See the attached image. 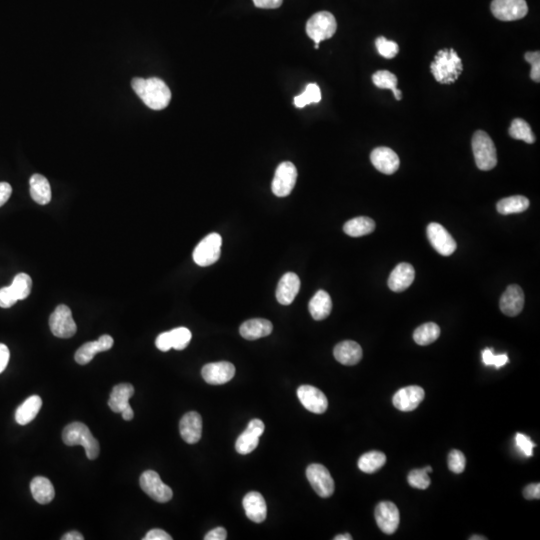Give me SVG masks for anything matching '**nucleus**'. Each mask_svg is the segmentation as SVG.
I'll return each instance as SVG.
<instances>
[{"label":"nucleus","instance_id":"f257e3e1","mask_svg":"<svg viewBox=\"0 0 540 540\" xmlns=\"http://www.w3.org/2000/svg\"><path fill=\"white\" fill-rule=\"evenodd\" d=\"M131 86L143 104L153 110H163L172 100V91L161 78H135L131 82Z\"/></svg>","mask_w":540,"mask_h":540},{"label":"nucleus","instance_id":"f03ea898","mask_svg":"<svg viewBox=\"0 0 540 540\" xmlns=\"http://www.w3.org/2000/svg\"><path fill=\"white\" fill-rule=\"evenodd\" d=\"M430 69L436 82L443 84H451L458 80L463 71L462 61L456 50L447 48L437 52Z\"/></svg>","mask_w":540,"mask_h":540},{"label":"nucleus","instance_id":"7ed1b4c3","mask_svg":"<svg viewBox=\"0 0 540 540\" xmlns=\"http://www.w3.org/2000/svg\"><path fill=\"white\" fill-rule=\"evenodd\" d=\"M62 441L69 447L82 445L86 452L87 458L93 460L99 454V443L91 434L89 428L82 423H72L63 430Z\"/></svg>","mask_w":540,"mask_h":540},{"label":"nucleus","instance_id":"20e7f679","mask_svg":"<svg viewBox=\"0 0 540 540\" xmlns=\"http://www.w3.org/2000/svg\"><path fill=\"white\" fill-rule=\"evenodd\" d=\"M472 150L478 167L483 172L491 170L497 165V154L493 139L485 131L478 130L471 141Z\"/></svg>","mask_w":540,"mask_h":540},{"label":"nucleus","instance_id":"39448f33","mask_svg":"<svg viewBox=\"0 0 540 540\" xmlns=\"http://www.w3.org/2000/svg\"><path fill=\"white\" fill-rule=\"evenodd\" d=\"M338 30L336 17L329 12H317L308 19L306 34L319 45L321 41L331 38Z\"/></svg>","mask_w":540,"mask_h":540},{"label":"nucleus","instance_id":"423d86ee","mask_svg":"<svg viewBox=\"0 0 540 540\" xmlns=\"http://www.w3.org/2000/svg\"><path fill=\"white\" fill-rule=\"evenodd\" d=\"M222 238L218 233H211L203 238L193 251V260L198 266H209L215 263L222 255Z\"/></svg>","mask_w":540,"mask_h":540},{"label":"nucleus","instance_id":"0eeeda50","mask_svg":"<svg viewBox=\"0 0 540 540\" xmlns=\"http://www.w3.org/2000/svg\"><path fill=\"white\" fill-rule=\"evenodd\" d=\"M139 483H141L142 491L159 504H165V502H169L174 496L172 489L168 485L165 484L159 474L153 470L144 471L141 474Z\"/></svg>","mask_w":540,"mask_h":540},{"label":"nucleus","instance_id":"6e6552de","mask_svg":"<svg viewBox=\"0 0 540 540\" xmlns=\"http://www.w3.org/2000/svg\"><path fill=\"white\" fill-rule=\"evenodd\" d=\"M49 327L52 334L59 338H71L76 333L78 327L72 317L71 308L58 305L50 316Z\"/></svg>","mask_w":540,"mask_h":540},{"label":"nucleus","instance_id":"1a4fd4ad","mask_svg":"<svg viewBox=\"0 0 540 540\" xmlns=\"http://www.w3.org/2000/svg\"><path fill=\"white\" fill-rule=\"evenodd\" d=\"M297 179V169L294 163L290 161L282 163L277 168L274 177H273L272 189L273 194L279 198H285L292 193L295 187Z\"/></svg>","mask_w":540,"mask_h":540},{"label":"nucleus","instance_id":"9d476101","mask_svg":"<svg viewBox=\"0 0 540 540\" xmlns=\"http://www.w3.org/2000/svg\"><path fill=\"white\" fill-rule=\"evenodd\" d=\"M306 478L312 489L320 497H330L334 493V480L330 472L322 465H310L306 469Z\"/></svg>","mask_w":540,"mask_h":540},{"label":"nucleus","instance_id":"9b49d317","mask_svg":"<svg viewBox=\"0 0 540 540\" xmlns=\"http://www.w3.org/2000/svg\"><path fill=\"white\" fill-rule=\"evenodd\" d=\"M491 12L502 21H515L524 19L528 12L526 0H493Z\"/></svg>","mask_w":540,"mask_h":540},{"label":"nucleus","instance_id":"f8f14e48","mask_svg":"<svg viewBox=\"0 0 540 540\" xmlns=\"http://www.w3.org/2000/svg\"><path fill=\"white\" fill-rule=\"evenodd\" d=\"M427 237L439 255L449 257L456 250V242L447 229L439 224L432 222L427 226Z\"/></svg>","mask_w":540,"mask_h":540},{"label":"nucleus","instance_id":"ddd939ff","mask_svg":"<svg viewBox=\"0 0 540 540\" xmlns=\"http://www.w3.org/2000/svg\"><path fill=\"white\" fill-rule=\"evenodd\" d=\"M375 520L378 528L386 535H393L399 526L400 515L397 505L392 502H380L375 507Z\"/></svg>","mask_w":540,"mask_h":540},{"label":"nucleus","instance_id":"4468645a","mask_svg":"<svg viewBox=\"0 0 540 540\" xmlns=\"http://www.w3.org/2000/svg\"><path fill=\"white\" fill-rule=\"evenodd\" d=\"M264 423L260 419H253L248 426L238 437L235 443L236 451L242 456L251 454L259 447V437L263 434Z\"/></svg>","mask_w":540,"mask_h":540},{"label":"nucleus","instance_id":"2eb2a0df","mask_svg":"<svg viewBox=\"0 0 540 540\" xmlns=\"http://www.w3.org/2000/svg\"><path fill=\"white\" fill-rule=\"evenodd\" d=\"M297 397L306 410L316 414H322L329 408L325 393L314 386H301L297 389Z\"/></svg>","mask_w":540,"mask_h":540},{"label":"nucleus","instance_id":"dca6fc26","mask_svg":"<svg viewBox=\"0 0 540 540\" xmlns=\"http://www.w3.org/2000/svg\"><path fill=\"white\" fill-rule=\"evenodd\" d=\"M203 379L209 384L220 386L233 379L235 375V365L227 362H213L203 366L201 371Z\"/></svg>","mask_w":540,"mask_h":540},{"label":"nucleus","instance_id":"f3484780","mask_svg":"<svg viewBox=\"0 0 540 540\" xmlns=\"http://www.w3.org/2000/svg\"><path fill=\"white\" fill-rule=\"evenodd\" d=\"M425 397L424 389L421 386H410L399 389L393 397V406L400 411L408 412L416 410Z\"/></svg>","mask_w":540,"mask_h":540},{"label":"nucleus","instance_id":"a211bd4d","mask_svg":"<svg viewBox=\"0 0 540 540\" xmlns=\"http://www.w3.org/2000/svg\"><path fill=\"white\" fill-rule=\"evenodd\" d=\"M115 340L110 336H102L97 340L84 343L75 353V362L78 364L85 365L93 360L95 354L109 351L113 347Z\"/></svg>","mask_w":540,"mask_h":540},{"label":"nucleus","instance_id":"6ab92c4d","mask_svg":"<svg viewBox=\"0 0 540 540\" xmlns=\"http://www.w3.org/2000/svg\"><path fill=\"white\" fill-rule=\"evenodd\" d=\"M371 161L373 166L381 174H395L399 168V155L388 148H377L371 152Z\"/></svg>","mask_w":540,"mask_h":540},{"label":"nucleus","instance_id":"aec40b11","mask_svg":"<svg viewBox=\"0 0 540 540\" xmlns=\"http://www.w3.org/2000/svg\"><path fill=\"white\" fill-rule=\"evenodd\" d=\"M500 310L507 316H517L524 309V290L517 284L509 285L500 301Z\"/></svg>","mask_w":540,"mask_h":540},{"label":"nucleus","instance_id":"412c9836","mask_svg":"<svg viewBox=\"0 0 540 540\" xmlns=\"http://www.w3.org/2000/svg\"><path fill=\"white\" fill-rule=\"evenodd\" d=\"M180 435L185 443L194 445L200 441L202 435V419L200 413L190 411L183 415L179 423Z\"/></svg>","mask_w":540,"mask_h":540},{"label":"nucleus","instance_id":"4be33fe9","mask_svg":"<svg viewBox=\"0 0 540 540\" xmlns=\"http://www.w3.org/2000/svg\"><path fill=\"white\" fill-rule=\"evenodd\" d=\"M301 290V279L294 272H287L281 277L277 288V299L282 305H290Z\"/></svg>","mask_w":540,"mask_h":540},{"label":"nucleus","instance_id":"5701e85b","mask_svg":"<svg viewBox=\"0 0 540 540\" xmlns=\"http://www.w3.org/2000/svg\"><path fill=\"white\" fill-rule=\"evenodd\" d=\"M242 504H244L246 517L251 521L260 524L266 520V515H268V506H266V500L261 494L257 493V491L247 493L244 496Z\"/></svg>","mask_w":540,"mask_h":540},{"label":"nucleus","instance_id":"b1692460","mask_svg":"<svg viewBox=\"0 0 540 540\" xmlns=\"http://www.w3.org/2000/svg\"><path fill=\"white\" fill-rule=\"evenodd\" d=\"M414 277V268L411 264L399 263L389 275V288L395 292H404L412 284Z\"/></svg>","mask_w":540,"mask_h":540},{"label":"nucleus","instance_id":"393cba45","mask_svg":"<svg viewBox=\"0 0 540 540\" xmlns=\"http://www.w3.org/2000/svg\"><path fill=\"white\" fill-rule=\"evenodd\" d=\"M333 355L341 364L351 366L362 360V349L355 341H342L334 347Z\"/></svg>","mask_w":540,"mask_h":540},{"label":"nucleus","instance_id":"a878e982","mask_svg":"<svg viewBox=\"0 0 540 540\" xmlns=\"http://www.w3.org/2000/svg\"><path fill=\"white\" fill-rule=\"evenodd\" d=\"M272 329V323L268 319L255 318L242 323L239 332L247 340H257L270 336Z\"/></svg>","mask_w":540,"mask_h":540},{"label":"nucleus","instance_id":"bb28decb","mask_svg":"<svg viewBox=\"0 0 540 540\" xmlns=\"http://www.w3.org/2000/svg\"><path fill=\"white\" fill-rule=\"evenodd\" d=\"M134 395V388L130 384L115 386L109 397L108 406L115 413H121L130 406V399Z\"/></svg>","mask_w":540,"mask_h":540},{"label":"nucleus","instance_id":"cd10ccee","mask_svg":"<svg viewBox=\"0 0 540 540\" xmlns=\"http://www.w3.org/2000/svg\"><path fill=\"white\" fill-rule=\"evenodd\" d=\"M30 196L32 200L40 205H47L51 200V188L47 177L41 174H34L30 180Z\"/></svg>","mask_w":540,"mask_h":540},{"label":"nucleus","instance_id":"c85d7f7f","mask_svg":"<svg viewBox=\"0 0 540 540\" xmlns=\"http://www.w3.org/2000/svg\"><path fill=\"white\" fill-rule=\"evenodd\" d=\"M30 491L34 500L39 504H48L54 500L56 491L49 480L43 476H36L30 483Z\"/></svg>","mask_w":540,"mask_h":540},{"label":"nucleus","instance_id":"c756f323","mask_svg":"<svg viewBox=\"0 0 540 540\" xmlns=\"http://www.w3.org/2000/svg\"><path fill=\"white\" fill-rule=\"evenodd\" d=\"M41 406H43V400L38 395H32V397H28L17 408L16 412H15V421L21 425H26V424L32 423L38 414Z\"/></svg>","mask_w":540,"mask_h":540},{"label":"nucleus","instance_id":"7c9ffc66","mask_svg":"<svg viewBox=\"0 0 540 540\" xmlns=\"http://www.w3.org/2000/svg\"><path fill=\"white\" fill-rule=\"evenodd\" d=\"M309 312L316 320H323L329 316L332 310L330 295L325 290H318L309 301Z\"/></svg>","mask_w":540,"mask_h":540},{"label":"nucleus","instance_id":"2f4dec72","mask_svg":"<svg viewBox=\"0 0 540 540\" xmlns=\"http://www.w3.org/2000/svg\"><path fill=\"white\" fill-rule=\"evenodd\" d=\"M375 222L371 218H365V216H360V218L349 220L343 226L344 233L351 237H360V236L371 235L375 231Z\"/></svg>","mask_w":540,"mask_h":540},{"label":"nucleus","instance_id":"473e14b6","mask_svg":"<svg viewBox=\"0 0 540 540\" xmlns=\"http://www.w3.org/2000/svg\"><path fill=\"white\" fill-rule=\"evenodd\" d=\"M529 207L528 198L521 196H510L498 201L496 209L500 214L509 215V214L521 213L528 211Z\"/></svg>","mask_w":540,"mask_h":540},{"label":"nucleus","instance_id":"72a5a7b5","mask_svg":"<svg viewBox=\"0 0 540 540\" xmlns=\"http://www.w3.org/2000/svg\"><path fill=\"white\" fill-rule=\"evenodd\" d=\"M386 456L380 451H369L360 456L358 469L364 473H375L386 465Z\"/></svg>","mask_w":540,"mask_h":540},{"label":"nucleus","instance_id":"f704fd0d","mask_svg":"<svg viewBox=\"0 0 540 540\" xmlns=\"http://www.w3.org/2000/svg\"><path fill=\"white\" fill-rule=\"evenodd\" d=\"M441 336V329L436 323H424L415 329L413 333V340L419 345H430L438 340Z\"/></svg>","mask_w":540,"mask_h":540},{"label":"nucleus","instance_id":"c9c22d12","mask_svg":"<svg viewBox=\"0 0 540 540\" xmlns=\"http://www.w3.org/2000/svg\"><path fill=\"white\" fill-rule=\"evenodd\" d=\"M373 82L378 89H390L395 94L397 100H401V91L397 89V78L392 72L388 71H376L373 74Z\"/></svg>","mask_w":540,"mask_h":540},{"label":"nucleus","instance_id":"e433bc0d","mask_svg":"<svg viewBox=\"0 0 540 540\" xmlns=\"http://www.w3.org/2000/svg\"><path fill=\"white\" fill-rule=\"evenodd\" d=\"M508 132L513 139H517V141H524L528 144L535 142V137L530 126L526 120L521 119V118H517L511 122Z\"/></svg>","mask_w":540,"mask_h":540},{"label":"nucleus","instance_id":"4c0bfd02","mask_svg":"<svg viewBox=\"0 0 540 540\" xmlns=\"http://www.w3.org/2000/svg\"><path fill=\"white\" fill-rule=\"evenodd\" d=\"M321 100V91L318 85L316 83H309L306 86L305 93L301 95L295 96L294 106L298 108H303V107L312 104H318Z\"/></svg>","mask_w":540,"mask_h":540},{"label":"nucleus","instance_id":"58836bf2","mask_svg":"<svg viewBox=\"0 0 540 540\" xmlns=\"http://www.w3.org/2000/svg\"><path fill=\"white\" fill-rule=\"evenodd\" d=\"M12 288L19 301H23L30 296L32 292V281L26 273H19L13 279Z\"/></svg>","mask_w":540,"mask_h":540},{"label":"nucleus","instance_id":"ea45409f","mask_svg":"<svg viewBox=\"0 0 540 540\" xmlns=\"http://www.w3.org/2000/svg\"><path fill=\"white\" fill-rule=\"evenodd\" d=\"M168 332H169L172 349H176V351H183V349H187L192 338V334L189 329H187V327H177V329L170 330Z\"/></svg>","mask_w":540,"mask_h":540},{"label":"nucleus","instance_id":"a19ab883","mask_svg":"<svg viewBox=\"0 0 540 540\" xmlns=\"http://www.w3.org/2000/svg\"><path fill=\"white\" fill-rule=\"evenodd\" d=\"M375 47L378 54L384 56V58H395L399 51V45L395 41L388 40L384 36H380L376 39Z\"/></svg>","mask_w":540,"mask_h":540},{"label":"nucleus","instance_id":"79ce46f5","mask_svg":"<svg viewBox=\"0 0 540 540\" xmlns=\"http://www.w3.org/2000/svg\"><path fill=\"white\" fill-rule=\"evenodd\" d=\"M410 486L417 489H426L430 485V478L427 472L423 469H414L410 471L408 478Z\"/></svg>","mask_w":540,"mask_h":540},{"label":"nucleus","instance_id":"37998d69","mask_svg":"<svg viewBox=\"0 0 540 540\" xmlns=\"http://www.w3.org/2000/svg\"><path fill=\"white\" fill-rule=\"evenodd\" d=\"M448 469L451 470L454 473H461L465 471V465H467V459H465V454L459 450H451L449 456H448Z\"/></svg>","mask_w":540,"mask_h":540},{"label":"nucleus","instance_id":"c03bdc74","mask_svg":"<svg viewBox=\"0 0 540 540\" xmlns=\"http://www.w3.org/2000/svg\"><path fill=\"white\" fill-rule=\"evenodd\" d=\"M482 362L485 365H494L496 368L504 366L508 362V357L506 354H500V355H494L491 349H484L482 353Z\"/></svg>","mask_w":540,"mask_h":540},{"label":"nucleus","instance_id":"a18cd8bd","mask_svg":"<svg viewBox=\"0 0 540 540\" xmlns=\"http://www.w3.org/2000/svg\"><path fill=\"white\" fill-rule=\"evenodd\" d=\"M526 60L530 63L531 71L530 78L533 82H540V54L539 51L526 52Z\"/></svg>","mask_w":540,"mask_h":540},{"label":"nucleus","instance_id":"49530a36","mask_svg":"<svg viewBox=\"0 0 540 540\" xmlns=\"http://www.w3.org/2000/svg\"><path fill=\"white\" fill-rule=\"evenodd\" d=\"M17 301H19V299H17L16 295L13 292L12 286H6V287L0 290V307H12Z\"/></svg>","mask_w":540,"mask_h":540},{"label":"nucleus","instance_id":"de8ad7c7","mask_svg":"<svg viewBox=\"0 0 540 540\" xmlns=\"http://www.w3.org/2000/svg\"><path fill=\"white\" fill-rule=\"evenodd\" d=\"M517 447L526 454V456H532L533 448L535 447V443L531 441L528 436L522 434H517L515 437Z\"/></svg>","mask_w":540,"mask_h":540},{"label":"nucleus","instance_id":"09e8293b","mask_svg":"<svg viewBox=\"0 0 540 540\" xmlns=\"http://www.w3.org/2000/svg\"><path fill=\"white\" fill-rule=\"evenodd\" d=\"M155 345L159 351H163V353L170 351L172 347V342H170L169 332H163V333L159 334L155 340Z\"/></svg>","mask_w":540,"mask_h":540},{"label":"nucleus","instance_id":"8fccbe9b","mask_svg":"<svg viewBox=\"0 0 540 540\" xmlns=\"http://www.w3.org/2000/svg\"><path fill=\"white\" fill-rule=\"evenodd\" d=\"M172 537L163 529L155 528L148 531L143 540H172Z\"/></svg>","mask_w":540,"mask_h":540},{"label":"nucleus","instance_id":"3c124183","mask_svg":"<svg viewBox=\"0 0 540 540\" xmlns=\"http://www.w3.org/2000/svg\"><path fill=\"white\" fill-rule=\"evenodd\" d=\"M283 0H253V3L257 8L263 10H275L281 8Z\"/></svg>","mask_w":540,"mask_h":540},{"label":"nucleus","instance_id":"603ef678","mask_svg":"<svg viewBox=\"0 0 540 540\" xmlns=\"http://www.w3.org/2000/svg\"><path fill=\"white\" fill-rule=\"evenodd\" d=\"M524 495L526 500H539L540 498V484L539 483H532L524 489Z\"/></svg>","mask_w":540,"mask_h":540},{"label":"nucleus","instance_id":"864d4df0","mask_svg":"<svg viewBox=\"0 0 540 540\" xmlns=\"http://www.w3.org/2000/svg\"><path fill=\"white\" fill-rule=\"evenodd\" d=\"M10 349L3 343H0V373L5 371L8 362H10Z\"/></svg>","mask_w":540,"mask_h":540},{"label":"nucleus","instance_id":"5fc2aeb1","mask_svg":"<svg viewBox=\"0 0 540 540\" xmlns=\"http://www.w3.org/2000/svg\"><path fill=\"white\" fill-rule=\"evenodd\" d=\"M12 187L10 183H0V207L8 202L10 196H12Z\"/></svg>","mask_w":540,"mask_h":540},{"label":"nucleus","instance_id":"6e6d98bb","mask_svg":"<svg viewBox=\"0 0 540 540\" xmlns=\"http://www.w3.org/2000/svg\"><path fill=\"white\" fill-rule=\"evenodd\" d=\"M227 537L226 530L224 528L212 529L204 537L205 540H225Z\"/></svg>","mask_w":540,"mask_h":540},{"label":"nucleus","instance_id":"4d7b16f0","mask_svg":"<svg viewBox=\"0 0 540 540\" xmlns=\"http://www.w3.org/2000/svg\"><path fill=\"white\" fill-rule=\"evenodd\" d=\"M62 540H83L84 537L82 533L78 532V531H71V532L67 533V535H63Z\"/></svg>","mask_w":540,"mask_h":540},{"label":"nucleus","instance_id":"13d9d810","mask_svg":"<svg viewBox=\"0 0 540 540\" xmlns=\"http://www.w3.org/2000/svg\"><path fill=\"white\" fill-rule=\"evenodd\" d=\"M121 414H122V419H124V421H131V419H133V416H134V412H133L132 408H131L130 406H128V408H126V410L122 411Z\"/></svg>","mask_w":540,"mask_h":540},{"label":"nucleus","instance_id":"bf43d9fd","mask_svg":"<svg viewBox=\"0 0 540 540\" xmlns=\"http://www.w3.org/2000/svg\"><path fill=\"white\" fill-rule=\"evenodd\" d=\"M336 540H351L353 539V537L351 535H338V537H334Z\"/></svg>","mask_w":540,"mask_h":540},{"label":"nucleus","instance_id":"052dcab7","mask_svg":"<svg viewBox=\"0 0 540 540\" xmlns=\"http://www.w3.org/2000/svg\"><path fill=\"white\" fill-rule=\"evenodd\" d=\"M470 540H485V537H480V535H473V537H470Z\"/></svg>","mask_w":540,"mask_h":540},{"label":"nucleus","instance_id":"680f3d73","mask_svg":"<svg viewBox=\"0 0 540 540\" xmlns=\"http://www.w3.org/2000/svg\"><path fill=\"white\" fill-rule=\"evenodd\" d=\"M424 470H425V471L427 472V473H428V472H432V469L430 467H425V469H424Z\"/></svg>","mask_w":540,"mask_h":540},{"label":"nucleus","instance_id":"e2e57ef3","mask_svg":"<svg viewBox=\"0 0 540 540\" xmlns=\"http://www.w3.org/2000/svg\"><path fill=\"white\" fill-rule=\"evenodd\" d=\"M314 48H316V49H318V48H319V45H314Z\"/></svg>","mask_w":540,"mask_h":540}]
</instances>
